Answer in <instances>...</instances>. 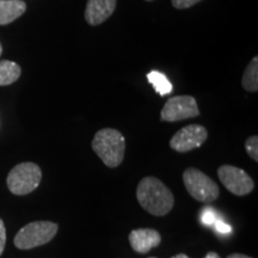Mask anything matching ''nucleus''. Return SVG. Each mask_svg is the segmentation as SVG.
Here are the masks:
<instances>
[{
  "label": "nucleus",
  "mask_w": 258,
  "mask_h": 258,
  "mask_svg": "<svg viewBox=\"0 0 258 258\" xmlns=\"http://www.w3.org/2000/svg\"><path fill=\"white\" fill-rule=\"evenodd\" d=\"M21 73L19 64L9 60L0 61V86H8L17 82Z\"/></svg>",
  "instance_id": "12"
},
{
  "label": "nucleus",
  "mask_w": 258,
  "mask_h": 258,
  "mask_svg": "<svg viewBox=\"0 0 258 258\" xmlns=\"http://www.w3.org/2000/svg\"><path fill=\"white\" fill-rule=\"evenodd\" d=\"M6 244V228L4 225V221L0 219V256L4 252Z\"/></svg>",
  "instance_id": "18"
},
{
  "label": "nucleus",
  "mask_w": 258,
  "mask_h": 258,
  "mask_svg": "<svg viewBox=\"0 0 258 258\" xmlns=\"http://www.w3.org/2000/svg\"><path fill=\"white\" fill-rule=\"evenodd\" d=\"M42 179L41 167L31 161L16 165L9 172L8 188L14 195H28L40 185Z\"/></svg>",
  "instance_id": "4"
},
{
  "label": "nucleus",
  "mask_w": 258,
  "mask_h": 258,
  "mask_svg": "<svg viewBox=\"0 0 258 258\" xmlns=\"http://www.w3.org/2000/svg\"><path fill=\"white\" fill-rule=\"evenodd\" d=\"M147 2H152V0H147Z\"/></svg>",
  "instance_id": "24"
},
{
  "label": "nucleus",
  "mask_w": 258,
  "mask_h": 258,
  "mask_svg": "<svg viewBox=\"0 0 258 258\" xmlns=\"http://www.w3.org/2000/svg\"><path fill=\"white\" fill-rule=\"evenodd\" d=\"M27 10L23 0H0V25H6L21 17Z\"/></svg>",
  "instance_id": "11"
},
{
  "label": "nucleus",
  "mask_w": 258,
  "mask_h": 258,
  "mask_svg": "<svg viewBox=\"0 0 258 258\" xmlns=\"http://www.w3.org/2000/svg\"><path fill=\"white\" fill-rule=\"evenodd\" d=\"M137 199L145 211L156 217L166 215L175 205L172 192L156 177H145L139 182Z\"/></svg>",
  "instance_id": "1"
},
{
  "label": "nucleus",
  "mask_w": 258,
  "mask_h": 258,
  "mask_svg": "<svg viewBox=\"0 0 258 258\" xmlns=\"http://www.w3.org/2000/svg\"><path fill=\"white\" fill-rule=\"evenodd\" d=\"M208 133L201 124H189L179 129L170 140V147L179 153L195 150L207 140Z\"/></svg>",
  "instance_id": "8"
},
{
  "label": "nucleus",
  "mask_w": 258,
  "mask_h": 258,
  "mask_svg": "<svg viewBox=\"0 0 258 258\" xmlns=\"http://www.w3.org/2000/svg\"><path fill=\"white\" fill-rule=\"evenodd\" d=\"M172 5L175 9L182 10V9H189L198 3L202 2V0H171Z\"/></svg>",
  "instance_id": "17"
},
{
  "label": "nucleus",
  "mask_w": 258,
  "mask_h": 258,
  "mask_svg": "<svg viewBox=\"0 0 258 258\" xmlns=\"http://www.w3.org/2000/svg\"><path fill=\"white\" fill-rule=\"evenodd\" d=\"M202 215H201V220L205 225H214L215 221L218 220L217 219V214L215 212L213 211L212 208H205L202 209Z\"/></svg>",
  "instance_id": "16"
},
{
  "label": "nucleus",
  "mask_w": 258,
  "mask_h": 258,
  "mask_svg": "<svg viewBox=\"0 0 258 258\" xmlns=\"http://www.w3.org/2000/svg\"><path fill=\"white\" fill-rule=\"evenodd\" d=\"M183 182L191 198L200 202H213L219 198V186L205 172L189 167L183 172Z\"/></svg>",
  "instance_id": "5"
},
{
  "label": "nucleus",
  "mask_w": 258,
  "mask_h": 258,
  "mask_svg": "<svg viewBox=\"0 0 258 258\" xmlns=\"http://www.w3.org/2000/svg\"><path fill=\"white\" fill-rule=\"evenodd\" d=\"M219 179L225 188L237 196H244L253 190L254 183L244 170L232 165H222L218 170Z\"/></svg>",
  "instance_id": "7"
},
{
  "label": "nucleus",
  "mask_w": 258,
  "mask_h": 258,
  "mask_svg": "<svg viewBox=\"0 0 258 258\" xmlns=\"http://www.w3.org/2000/svg\"><path fill=\"white\" fill-rule=\"evenodd\" d=\"M150 258H156V257H150Z\"/></svg>",
  "instance_id": "25"
},
{
  "label": "nucleus",
  "mask_w": 258,
  "mask_h": 258,
  "mask_svg": "<svg viewBox=\"0 0 258 258\" xmlns=\"http://www.w3.org/2000/svg\"><path fill=\"white\" fill-rule=\"evenodd\" d=\"M245 148L249 156L252 158L254 161H258V138L257 135H252V137L247 138L245 141Z\"/></svg>",
  "instance_id": "15"
},
{
  "label": "nucleus",
  "mask_w": 258,
  "mask_h": 258,
  "mask_svg": "<svg viewBox=\"0 0 258 258\" xmlns=\"http://www.w3.org/2000/svg\"><path fill=\"white\" fill-rule=\"evenodd\" d=\"M215 228H217L218 232H220V233H230L231 232V226L227 225L226 222L221 221V220H217L215 221Z\"/></svg>",
  "instance_id": "19"
},
{
  "label": "nucleus",
  "mask_w": 258,
  "mask_h": 258,
  "mask_svg": "<svg viewBox=\"0 0 258 258\" xmlns=\"http://www.w3.org/2000/svg\"><path fill=\"white\" fill-rule=\"evenodd\" d=\"M92 150L109 167H116L123 161L125 151L124 137L118 131L104 128L98 131L92 140Z\"/></svg>",
  "instance_id": "2"
},
{
  "label": "nucleus",
  "mask_w": 258,
  "mask_h": 258,
  "mask_svg": "<svg viewBox=\"0 0 258 258\" xmlns=\"http://www.w3.org/2000/svg\"><path fill=\"white\" fill-rule=\"evenodd\" d=\"M200 115L196 99L191 96H175L167 99L161 110L160 118L166 122H177Z\"/></svg>",
  "instance_id": "6"
},
{
  "label": "nucleus",
  "mask_w": 258,
  "mask_h": 258,
  "mask_svg": "<svg viewBox=\"0 0 258 258\" xmlns=\"http://www.w3.org/2000/svg\"><path fill=\"white\" fill-rule=\"evenodd\" d=\"M116 0H88L85 19L90 25H99L114 14Z\"/></svg>",
  "instance_id": "10"
},
{
  "label": "nucleus",
  "mask_w": 258,
  "mask_h": 258,
  "mask_svg": "<svg viewBox=\"0 0 258 258\" xmlns=\"http://www.w3.org/2000/svg\"><path fill=\"white\" fill-rule=\"evenodd\" d=\"M227 258H252V257H249L246 256V254H241V253H232Z\"/></svg>",
  "instance_id": "20"
},
{
  "label": "nucleus",
  "mask_w": 258,
  "mask_h": 258,
  "mask_svg": "<svg viewBox=\"0 0 258 258\" xmlns=\"http://www.w3.org/2000/svg\"><path fill=\"white\" fill-rule=\"evenodd\" d=\"M172 258H189V257H188V256H186V254L179 253V254H177V256H173Z\"/></svg>",
  "instance_id": "22"
},
{
  "label": "nucleus",
  "mask_w": 258,
  "mask_h": 258,
  "mask_svg": "<svg viewBox=\"0 0 258 258\" xmlns=\"http://www.w3.org/2000/svg\"><path fill=\"white\" fill-rule=\"evenodd\" d=\"M59 226L51 221H34L25 225L16 234L14 243L19 250H30L44 245L53 239Z\"/></svg>",
  "instance_id": "3"
},
{
  "label": "nucleus",
  "mask_w": 258,
  "mask_h": 258,
  "mask_svg": "<svg viewBox=\"0 0 258 258\" xmlns=\"http://www.w3.org/2000/svg\"><path fill=\"white\" fill-rule=\"evenodd\" d=\"M128 239L134 251L139 253H147L160 244L161 235L152 228H138L129 233Z\"/></svg>",
  "instance_id": "9"
},
{
  "label": "nucleus",
  "mask_w": 258,
  "mask_h": 258,
  "mask_svg": "<svg viewBox=\"0 0 258 258\" xmlns=\"http://www.w3.org/2000/svg\"><path fill=\"white\" fill-rule=\"evenodd\" d=\"M243 88L249 92H256L258 90V59L254 56L243 74Z\"/></svg>",
  "instance_id": "13"
},
{
  "label": "nucleus",
  "mask_w": 258,
  "mask_h": 258,
  "mask_svg": "<svg viewBox=\"0 0 258 258\" xmlns=\"http://www.w3.org/2000/svg\"><path fill=\"white\" fill-rule=\"evenodd\" d=\"M3 54V47H2V43H0V56H2Z\"/></svg>",
  "instance_id": "23"
},
{
  "label": "nucleus",
  "mask_w": 258,
  "mask_h": 258,
  "mask_svg": "<svg viewBox=\"0 0 258 258\" xmlns=\"http://www.w3.org/2000/svg\"><path fill=\"white\" fill-rule=\"evenodd\" d=\"M147 80L152 84L154 90H156L160 96L169 95V93L172 92L173 90L172 84L170 83V80L167 79L165 74H163L161 72H158V71H151V72L147 74Z\"/></svg>",
  "instance_id": "14"
},
{
  "label": "nucleus",
  "mask_w": 258,
  "mask_h": 258,
  "mask_svg": "<svg viewBox=\"0 0 258 258\" xmlns=\"http://www.w3.org/2000/svg\"><path fill=\"white\" fill-rule=\"evenodd\" d=\"M205 258H220V256L217 252H208Z\"/></svg>",
  "instance_id": "21"
}]
</instances>
